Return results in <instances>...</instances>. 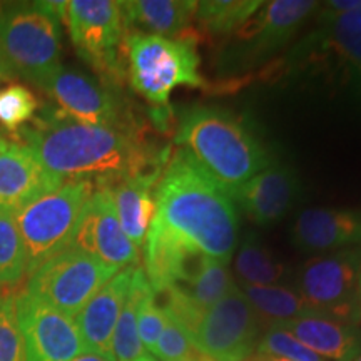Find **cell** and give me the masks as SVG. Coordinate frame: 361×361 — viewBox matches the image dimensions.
Instances as JSON below:
<instances>
[{
	"label": "cell",
	"instance_id": "1",
	"mask_svg": "<svg viewBox=\"0 0 361 361\" xmlns=\"http://www.w3.org/2000/svg\"><path fill=\"white\" fill-rule=\"evenodd\" d=\"M154 202L144 243V271L152 290L191 281L209 261L229 264L239 231L236 207L183 149L157 180Z\"/></svg>",
	"mask_w": 361,
	"mask_h": 361
},
{
	"label": "cell",
	"instance_id": "2",
	"mask_svg": "<svg viewBox=\"0 0 361 361\" xmlns=\"http://www.w3.org/2000/svg\"><path fill=\"white\" fill-rule=\"evenodd\" d=\"M19 135V142L62 180H104L161 169L147 168L152 164V154L133 128L124 124H85L61 109H45L34 117L32 124L22 128Z\"/></svg>",
	"mask_w": 361,
	"mask_h": 361
},
{
	"label": "cell",
	"instance_id": "3",
	"mask_svg": "<svg viewBox=\"0 0 361 361\" xmlns=\"http://www.w3.org/2000/svg\"><path fill=\"white\" fill-rule=\"evenodd\" d=\"M176 144L231 194L271 166L269 152L241 119L218 107H197L180 119Z\"/></svg>",
	"mask_w": 361,
	"mask_h": 361
},
{
	"label": "cell",
	"instance_id": "4",
	"mask_svg": "<svg viewBox=\"0 0 361 361\" xmlns=\"http://www.w3.org/2000/svg\"><path fill=\"white\" fill-rule=\"evenodd\" d=\"M124 49L130 85L139 96L159 109L169 106L171 94L179 85L206 87V80L200 72L201 59L194 34L184 32L180 37L169 39L128 32Z\"/></svg>",
	"mask_w": 361,
	"mask_h": 361
},
{
	"label": "cell",
	"instance_id": "5",
	"mask_svg": "<svg viewBox=\"0 0 361 361\" xmlns=\"http://www.w3.org/2000/svg\"><path fill=\"white\" fill-rule=\"evenodd\" d=\"M61 22L39 2L0 4V61L12 78L39 84L61 66Z\"/></svg>",
	"mask_w": 361,
	"mask_h": 361
},
{
	"label": "cell",
	"instance_id": "6",
	"mask_svg": "<svg viewBox=\"0 0 361 361\" xmlns=\"http://www.w3.org/2000/svg\"><path fill=\"white\" fill-rule=\"evenodd\" d=\"M96 191L92 179H72L13 214L27 255V274L71 247L85 202Z\"/></svg>",
	"mask_w": 361,
	"mask_h": 361
},
{
	"label": "cell",
	"instance_id": "7",
	"mask_svg": "<svg viewBox=\"0 0 361 361\" xmlns=\"http://www.w3.org/2000/svg\"><path fill=\"white\" fill-rule=\"evenodd\" d=\"M318 2L310 0H273L263 2L259 11L229 37L219 56V69L234 72L268 61L290 42Z\"/></svg>",
	"mask_w": 361,
	"mask_h": 361
},
{
	"label": "cell",
	"instance_id": "8",
	"mask_svg": "<svg viewBox=\"0 0 361 361\" xmlns=\"http://www.w3.org/2000/svg\"><path fill=\"white\" fill-rule=\"evenodd\" d=\"M121 269L104 264L87 252L67 247L29 276L25 291L71 318Z\"/></svg>",
	"mask_w": 361,
	"mask_h": 361
},
{
	"label": "cell",
	"instance_id": "9",
	"mask_svg": "<svg viewBox=\"0 0 361 361\" xmlns=\"http://www.w3.org/2000/svg\"><path fill=\"white\" fill-rule=\"evenodd\" d=\"M67 29L80 57L109 80L123 79L121 47L126 30L123 7L117 0H71Z\"/></svg>",
	"mask_w": 361,
	"mask_h": 361
},
{
	"label": "cell",
	"instance_id": "10",
	"mask_svg": "<svg viewBox=\"0 0 361 361\" xmlns=\"http://www.w3.org/2000/svg\"><path fill=\"white\" fill-rule=\"evenodd\" d=\"M191 340L200 353L216 361H241L258 345V316L236 288L202 313Z\"/></svg>",
	"mask_w": 361,
	"mask_h": 361
},
{
	"label": "cell",
	"instance_id": "11",
	"mask_svg": "<svg viewBox=\"0 0 361 361\" xmlns=\"http://www.w3.org/2000/svg\"><path fill=\"white\" fill-rule=\"evenodd\" d=\"M360 251L345 250L306 261L300 273V295L314 314L350 318L358 293Z\"/></svg>",
	"mask_w": 361,
	"mask_h": 361
},
{
	"label": "cell",
	"instance_id": "12",
	"mask_svg": "<svg viewBox=\"0 0 361 361\" xmlns=\"http://www.w3.org/2000/svg\"><path fill=\"white\" fill-rule=\"evenodd\" d=\"M16 313L24 336L27 361H72L85 351L75 318L27 291L16 296Z\"/></svg>",
	"mask_w": 361,
	"mask_h": 361
},
{
	"label": "cell",
	"instance_id": "13",
	"mask_svg": "<svg viewBox=\"0 0 361 361\" xmlns=\"http://www.w3.org/2000/svg\"><path fill=\"white\" fill-rule=\"evenodd\" d=\"M71 247L87 252L117 269L137 264L139 250L126 236L109 188L104 183L97 184L96 191L85 202Z\"/></svg>",
	"mask_w": 361,
	"mask_h": 361
},
{
	"label": "cell",
	"instance_id": "14",
	"mask_svg": "<svg viewBox=\"0 0 361 361\" xmlns=\"http://www.w3.org/2000/svg\"><path fill=\"white\" fill-rule=\"evenodd\" d=\"M59 109L85 124L123 126L121 106L106 85L82 72L59 66L37 84Z\"/></svg>",
	"mask_w": 361,
	"mask_h": 361
},
{
	"label": "cell",
	"instance_id": "15",
	"mask_svg": "<svg viewBox=\"0 0 361 361\" xmlns=\"http://www.w3.org/2000/svg\"><path fill=\"white\" fill-rule=\"evenodd\" d=\"M62 183L66 180L49 173L29 147L0 137V207L4 211L13 216Z\"/></svg>",
	"mask_w": 361,
	"mask_h": 361
},
{
	"label": "cell",
	"instance_id": "16",
	"mask_svg": "<svg viewBox=\"0 0 361 361\" xmlns=\"http://www.w3.org/2000/svg\"><path fill=\"white\" fill-rule=\"evenodd\" d=\"M134 268L135 266H129L116 273L75 316L85 351H92L114 361L112 336L128 298Z\"/></svg>",
	"mask_w": 361,
	"mask_h": 361
},
{
	"label": "cell",
	"instance_id": "17",
	"mask_svg": "<svg viewBox=\"0 0 361 361\" xmlns=\"http://www.w3.org/2000/svg\"><path fill=\"white\" fill-rule=\"evenodd\" d=\"M298 196V178L286 166H269L231 194L247 218L269 226L291 209Z\"/></svg>",
	"mask_w": 361,
	"mask_h": 361
},
{
	"label": "cell",
	"instance_id": "18",
	"mask_svg": "<svg viewBox=\"0 0 361 361\" xmlns=\"http://www.w3.org/2000/svg\"><path fill=\"white\" fill-rule=\"evenodd\" d=\"M322 29L303 45L306 56L329 57L361 90V13L323 8Z\"/></svg>",
	"mask_w": 361,
	"mask_h": 361
},
{
	"label": "cell",
	"instance_id": "19",
	"mask_svg": "<svg viewBox=\"0 0 361 361\" xmlns=\"http://www.w3.org/2000/svg\"><path fill=\"white\" fill-rule=\"evenodd\" d=\"M293 243L303 251H329L361 245V211L311 207L298 214Z\"/></svg>",
	"mask_w": 361,
	"mask_h": 361
},
{
	"label": "cell",
	"instance_id": "20",
	"mask_svg": "<svg viewBox=\"0 0 361 361\" xmlns=\"http://www.w3.org/2000/svg\"><path fill=\"white\" fill-rule=\"evenodd\" d=\"M161 169L101 180L109 188L117 218L126 236L137 250L146 243L152 218H154L156 202L152 188L161 178Z\"/></svg>",
	"mask_w": 361,
	"mask_h": 361
},
{
	"label": "cell",
	"instance_id": "21",
	"mask_svg": "<svg viewBox=\"0 0 361 361\" xmlns=\"http://www.w3.org/2000/svg\"><path fill=\"white\" fill-rule=\"evenodd\" d=\"M128 32L180 37L191 27L197 2L189 0H129L121 2Z\"/></svg>",
	"mask_w": 361,
	"mask_h": 361
},
{
	"label": "cell",
	"instance_id": "22",
	"mask_svg": "<svg viewBox=\"0 0 361 361\" xmlns=\"http://www.w3.org/2000/svg\"><path fill=\"white\" fill-rule=\"evenodd\" d=\"M278 328L290 331L306 348L329 360L351 361L360 351V343L353 331L341 322L328 318V316L314 313L306 314L278 324Z\"/></svg>",
	"mask_w": 361,
	"mask_h": 361
},
{
	"label": "cell",
	"instance_id": "23",
	"mask_svg": "<svg viewBox=\"0 0 361 361\" xmlns=\"http://www.w3.org/2000/svg\"><path fill=\"white\" fill-rule=\"evenodd\" d=\"M144 268L135 266L124 308L117 319L114 336H112V356L114 361H135L147 353L142 346L137 331V306L142 293L149 286Z\"/></svg>",
	"mask_w": 361,
	"mask_h": 361
},
{
	"label": "cell",
	"instance_id": "24",
	"mask_svg": "<svg viewBox=\"0 0 361 361\" xmlns=\"http://www.w3.org/2000/svg\"><path fill=\"white\" fill-rule=\"evenodd\" d=\"M243 295L246 296L255 314L264 322H269L271 326L313 314L303 296L290 288L276 286V284H271V286H247L246 284Z\"/></svg>",
	"mask_w": 361,
	"mask_h": 361
},
{
	"label": "cell",
	"instance_id": "25",
	"mask_svg": "<svg viewBox=\"0 0 361 361\" xmlns=\"http://www.w3.org/2000/svg\"><path fill=\"white\" fill-rule=\"evenodd\" d=\"M263 2L258 0H211L197 2L194 20L202 34L213 39L231 37L243 24L259 11Z\"/></svg>",
	"mask_w": 361,
	"mask_h": 361
},
{
	"label": "cell",
	"instance_id": "26",
	"mask_svg": "<svg viewBox=\"0 0 361 361\" xmlns=\"http://www.w3.org/2000/svg\"><path fill=\"white\" fill-rule=\"evenodd\" d=\"M174 288H178L200 313H204L226 295L236 290L228 264L219 261H209L196 278L184 284H174Z\"/></svg>",
	"mask_w": 361,
	"mask_h": 361
},
{
	"label": "cell",
	"instance_id": "27",
	"mask_svg": "<svg viewBox=\"0 0 361 361\" xmlns=\"http://www.w3.org/2000/svg\"><path fill=\"white\" fill-rule=\"evenodd\" d=\"M234 269L247 286H271L286 273V266L256 239H246L234 258Z\"/></svg>",
	"mask_w": 361,
	"mask_h": 361
},
{
	"label": "cell",
	"instance_id": "28",
	"mask_svg": "<svg viewBox=\"0 0 361 361\" xmlns=\"http://www.w3.org/2000/svg\"><path fill=\"white\" fill-rule=\"evenodd\" d=\"M27 276V255L16 219L0 207V286L13 288Z\"/></svg>",
	"mask_w": 361,
	"mask_h": 361
},
{
	"label": "cell",
	"instance_id": "29",
	"mask_svg": "<svg viewBox=\"0 0 361 361\" xmlns=\"http://www.w3.org/2000/svg\"><path fill=\"white\" fill-rule=\"evenodd\" d=\"M39 102L30 89L12 84L0 90V124L7 130H19L34 119Z\"/></svg>",
	"mask_w": 361,
	"mask_h": 361
},
{
	"label": "cell",
	"instance_id": "30",
	"mask_svg": "<svg viewBox=\"0 0 361 361\" xmlns=\"http://www.w3.org/2000/svg\"><path fill=\"white\" fill-rule=\"evenodd\" d=\"M0 361H27L13 295L0 296Z\"/></svg>",
	"mask_w": 361,
	"mask_h": 361
},
{
	"label": "cell",
	"instance_id": "31",
	"mask_svg": "<svg viewBox=\"0 0 361 361\" xmlns=\"http://www.w3.org/2000/svg\"><path fill=\"white\" fill-rule=\"evenodd\" d=\"M166 324V314L161 310V306L157 305L156 295L152 286H149L144 290L141 300H139L137 306V331L139 338H141L142 346L149 353H154L157 340H159L162 329Z\"/></svg>",
	"mask_w": 361,
	"mask_h": 361
},
{
	"label": "cell",
	"instance_id": "32",
	"mask_svg": "<svg viewBox=\"0 0 361 361\" xmlns=\"http://www.w3.org/2000/svg\"><path fill=\"white\" fill-rule=\"evenodd\" d=\"M258 351L268 356H276V358H286L291 361H323L322 356H318L314 351L296 340L286 329L271 326L263 340L259 341Z\"/></svg>",
	"mask_w": 361,
	"mask_h": 361
},
{
	"label": "cell",
	"instance_id": "33",
	"mask_svg": "<svg viewBox=\"0 0 361 361\" xmlns=\"http://www.w3.org/2000/svg\"><path fill=\"white\" fill-rule=\"evenodd\" d=\"M196 351L191 335L178 322L166 316L164 329H162L152 355L161 361H184L194 358Z\"/></svg>",
	"mask_w": 361,
	"mask_h": 361
},
{
	"label": "cell",
	"instance_id": "34",
	"mask_svg": "<svg viewBox=\"0 0 361 361\" xmlns=\"http://www.w3.org/2000/svg\"><path fill=\"white\" fill-rule=\"evenodd\" d=\"M72 361H112V360L106 358V356L102 355L92 353V351H84V353H80L78 358H74Z\"/></svg>",
	"mask_w": 361,
	"mask_h": 361
},
{
	"label": "cell",
	"instance_id": "35",
	"mask_svg": "<svg viewBox=\"0 0 361 361\" xmlns=\"http://www.w3.org/2000/svg\"><path fill=\"white\" fill-rule=\"evenodd\" d=\"M241 361H269V356L259 353V351H252V353L247 355L246 358H243Z\"/></svg>",
	"mask_w": 361,
	"mask_h": 361
},
{
	"label": "cell",
	"instance_id": "36",
	"mask_svg": "<svg viewBox=\"0 0 361 361\" xmlns=\"http://www.w3.org/2000/svg\"><path fill=\"white\" fill-rule=\"evenodd\" d=\"M12 75L8 74V71L6 69V66L2 64V61H0V79H11Z\"/></svg>",
	"mask_w": 361,
	"mask_h": 361
},
{
	"label": "cell",
	"instance_id": "37",
	"mask_svg": "<svg viewBox=\"0 0 361 361\" xmlns=\"http://www.w3.org/2000/svg\"><path fill=\"white\" fill-rule=\"evenodd\" d=\"M194 360H196V361H216L213 358H209V356L200 353V351H196V355H194Z\"/></svg>",
	"mask_w": 361,
	"mask_h": 361
},
{
	"label": "cell",
	"instance_id": "38",
	"mask_svg": "<svg viewBox=\"0 0 361 361\" xmlns=\"http://www.w3.org/2000/svg\"><path fill=\"white\" fill-rule=\"evenodd\" d=\"M135 361H157L156 358H154V356H152V355H149V353H146V355H144V356H141V358H139V360H135Z\"/></svg>",
	"mask_w": 361,
	"mask_h": 361
},
{
	"label": "cell",
	"instance_id": "39",
	"mask_svg": "<svg viewBox=\"0 0 361 361\" xmlns=\"http://www.w3.org/2000/svg\"><path fill=\"white\" fill-rule=\"evenodd\" d=\"M269 361H291V360H286V358H276V356H269Z\"/></svg>",
	"mask_w": 361,
	"mask_h": 361
},
{
	"label": "cell",
	"instance_id": "40",
	"mask_svg": "<svg viewBox=\"0 0 361 361\" xmlns=\"http://www.w3.org/2000/svg\"><path fill=\"white\" fill-rule=\"evenodd\" d=\"M358 295H360V303H361V269H360V279H358Z\"/></svg>",
	"mask_w": 361,
	"mask_h": 361
},
{
	"label": "cell",
	"instance_id": "41",
	"mask_svg": "<svg viewBox=\"0 0 361 361\" xmlns=\"http://www.w3.org/2000/svg\"><path fill=\"white\" fill-rule=\"evenodd\" d=\"M353 361H361V356H358V358H355Z\"/></svg>",
	"mask_w": 361,
	"mask_h": 361
},
{
	"label": "cell",
	"instance_id": "42",
	"mask_svg": "<svg viewBox=\"0 0 361 361\" xmlns=\"http://www.w3.org/2000/svg\"><path fill=\"white\" fill-rule=\"evenodd\" d=\"M184 361H196L194 358H191V360H184Z\"/></svg>",
	"mask_w": 361,
	"mask_h": 361
}]
</instances>
